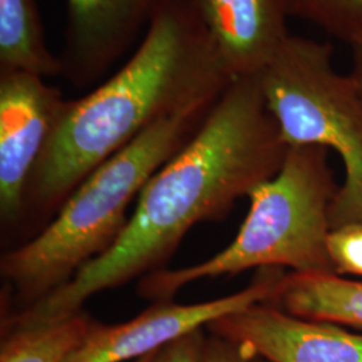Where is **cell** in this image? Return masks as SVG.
<instances>
[{
  "mask_svg": "<svg viewBox=\"0 0 362 362\" xmlns=\"http://www.w3.org/2000/svg\"><path fill=\"white\" fill-rule=\"evenodd\" d=\"M327 250L337 275L348 274L362 278V221L332 230Z\"/></svg>",
  "mask_w": 362,
  "mask_h": 362,
  "instance_id": "15",
  "label": "cell"
},
{
  "mask_svg": "<svg viewBox=\"0 0 362 362\" xmlns=\"http://www.w3.org/2000/svg\"><path fill=\"white\" fill-rule=\"evenodd\" d=\"M235 78L191 0H160L136 52L88 95L67 101L27 184V208L57 214L109 157L153 122L209 109Z\"/></svg>",
  "mask_w": 362,
  "mask_h": 362,
  "instance_id": "2",
  "label": "cell"
},
{
  "mask_svg": "<svg viewBox=\"0 0 362 362\" xmlns=\"http://www.w3.org/2000/svg\"><path fill=\"white\" fill-rule=\"evenodd\" d=\"M251 362H269V361H266V360H263V358H254V360H251Z\"/></svg>",
  "mask_w": 362,
  "mask_h": 362,
  "instance_id": "20",
  "label": "cell"
},
{
  "mask_svg": "<svg viewBox=\"0 0 362 362\" xmlns=\"http://www.w3.org/2000/svg\"><path fill=\"white\" fill-rule=\"evenodd\" d=\"M160 0H66L64 76L83 86L104 76L146 30Z\"/></svg>",
  "mask_w": 362,
  "mask_h": 362,
  "instance_id": "9",
  "label": "cell"
},
{
  "mask_svg": "<svg viewBox=\"0 0 362 362\" xmlns=\"http://www.w3.org/2000/svg\"><path fill=\"white\" fill-rule=\"evenodd\" d=\"M204 327L192 330L156 350L149 362H204Z\"/></svg>",
  "mask_w": 362,
  "mask_h": 362,
  "instance_id": "16",
  "label": "cell"
},
{
  "mask_svg": "<svg viewBox=\"0 0 362 362\" xmlns=\"http://www.w3.org/2000/svg\"><path fill=\"white\" fill-rule=\"evenodd\" d=\"M233 78L259 76L288 31L278 0H191Z\"/></svg>",
  "mask_w": 362,
  "mask_h": 362,
  "instance_id": "10",
  "label": "cell"
},
{
  "mask_svg": "<svg viewBox=\"0 0 362 362\" xmlns=\"http://www.w3.org/2000/svg\"><path fill=\"white\" fill-rule=\"evenodd\" d=\"M361 221H362V208H361Z\"/></svg>",
  "mask_w": 362,
  "mask_h": 362,
  "instance_id": "21",
  "label": "cell"
},
{
  "mask_svg": "<svg viewBox=\"0 0 362 362\" xmlns=\"http://www.w3.org/2000/svg\"><path fill=\"white\" fill-rule=\"evenodd\" d=\"M204 362H251V358L238 345L209 334L206 341Z\"/></svg>",
  "mask_w": 362,
  "mask_h": 362,
  "instance_id": "17",
  "label": "cell"
},
{
  "mask_svg": "<svg viewBox=\"0 0 362 362\" xmlns=\"http://www.w3.org/2000/svg\"><path fill=\"white\" fill-rule=\"evenodd\" d=\"M269 303L305 320L362 330V281L337 274L285 272Z\"/></svg>",
  "mask_w": 362,
  "mask_h": 362,
  "instance_id": "11",
  "label": "cell"
},
{
  "mask_svg": "<svg viewBox=\"0 0 362 362\" xmlns=\"http://www.w3.org/2000/svg\"><path fill=\"white\" fill-rule=\"evenodd\" d=\"M284 274L282 269H260L246 288L227 297L194 305H177L172 299L157 300L124 324L94 321L85 339L64 362L136 361L220 317L269 302Z\"/></svg>",
  "mask_w": 362,
  "mask_h": 362,
  "instance_id": "6",
  "label": "cell"
},
{
  "mask_svg": "<svg viewBox=\"0 0 362 362\" xmlns=\"http://www.w3.org/2000/svg\"><path fill=\"white\" fill-rule=\"evenodd\" d=\"M209 110H188L153 122L94 169L35 238L1 257L0 272L13 290L16 310L65 286L116 243L134 196L189 141Z\"/></svg>",
  "mask_w": 362,
  "mask_h": 362,
  "instance_id": "3",
  "label": "cell"
},
{
  "mask_svg": "<svg viewBox=\"0 0 362 362\" xmlns=\"http://www.w3.org/2000/svg\"><path fill=\"white\" fill-rule=\"evenodd\" d=\"M339 187L327 149L288 146L276 175L248 194L246 219L228 246L194 266L144 276L139 294L153 302L169 300L184 286L250 269L336 274L327 238L330 207Z\"/></svg>",
  "mask_w": 362,
  "mask_h": 362,
  "instance_id": "4",
  "label": "cell"
},
{
  "mask_svg": "<svg viewBox=\"0 0 362 362\" xmlns=\"http://www.w3.org/2000/svg\"><path fill=\"white\" fill-rule=\"evenodd\" d=\"M287 151L258 76L235 78L189 141L145 184L116 243L65 286L7 313L1 329L61 322L83 311L89 298L164 270L194 224L224 218L276 175Z\"/></svg>",
  "mask_w": 362,
  "mask_h": 362,
  "instance_id": "1",
  "label": "cell"
},
{
  "mask_svg": "<svg viewBox=\"0 0 362 362\" xmlns=\"http://www.w3.org/2000/svg\"><path fill=\"white\" fill-rule=\"evenodd\" d=\"M254 358L269 362H362V334L341 325L296 317L269 302L220 317L206 326Z\"/></svg>",
  "mask_w": 362,
  "mask_h": 362,
  "instance_id": "8",
  "label": "cell"
},
{
  "mask_svg": "<svg viewBox=\"0 0 362 362\" xmlns=\"http://www.w3.org/2000/svg\"><path fill=\"white\" fill-rule=\"evenodd\" d=\"M155 351H152V353H149L148 356H144V357H141V358H139V360H136V361L132 362H149L151 361V358H152V356H153V353H155Z\"/></svg>",
  "mask_w": 362,
  "mask_h": 362,
  "instance_id": "19",
  "label": "cell"
},
{
  "mask_svg": "<svg viewBox=\"0 0 362 362\" xmlns=\"http://www.w3.org/2000/svg\"><path fill=\"white\" fill-rule=\"evenodd\" d=\"M287 16L303 19L350 46L362 45V0H278Z\"/></svg>",
  "mask_w": 362,
  "mask_h": 362,
  "instance_id": "14",
  "label": "cell"
},
{
  "mask_svg": "<svg viewBox=\"0 0 362 362\" xmlns=\"http://www.w3.org/2000/svg\"><path fill=\"white\" fill-rule=\"evenodd\" d=\"M94 320L85 311L57 324L1 332L0 362H64L77 349Z\"/></svg>",
  "mask_w": 362,
  "mask_h": 362,
  "instance_id": "13",
  "label": "cell"
},
{
  "mask_svg": "<svg viewBox=\"0 0 362 362\" xmlns=\"http://www.w3.org/2000/svg\"><path fill=\"white\" fill-rule=\"evenodd\" d=\"M332 57L329 43L288 35L258 77L287 146H322L341 156L345 180L329 214L334 230L361 221L362 97Z\"/></svg>",
  "mask_w": 362,
  "mask_h": 362,
  "instance_id": "5",
  "label": "cell"
},
{
  "mask_svg": "<svg viewBox=\"0 0 362 362\" xmlns=\"http://www.w3.org/2000/svg\"><path fill=\"white\" fill-rule=\"evenodd\" d=\"M351 50H353V69L349 76L362 97V45L351 46Z\"/></svg>",
  "mask_w": 362,
  "mask_h": 362,
  "instance_id": "18",
  "label": "cell"
},
{
  "mask_svg": "<svg viewBox=\"0 0 362 362\" xmlns=\"http://www.w3.org/2000/svg\"><path fill=\"white\" fill-rule=\"evenodd\" d=\"M67 100L46 78L0 71V215L7 224L25 212L27 184Z\"/></svg>",
  "mask_w": 362,
  "mask_h": 362,
  "instance_id": "7",
  "label": "cell"
},
{
  "mask_svg": "<svg viewBox=\"0 0 362 362\" xmlns=\"http://www.w3.org/2000/svg\"><path fill=\"white\" fill-rule=\"evenodd\" d=\"M0 71L64 76L61 58L46 45L37 0H0Z\"/></svg>",
  "mask_w": 362,
  "mask_h": 362,
  "instance_id": "12",
  "label": "cell"
}]
</instances>
